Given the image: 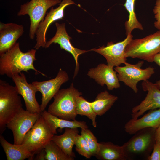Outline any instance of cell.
<instances>
[{"mask_svg": "<svg viewBox=\"0 0 160 160\" xmlns=\"http://www.w3.org/2000/svg\"><path fill=\"white\" fill-rule=\"evenodd\" d=\"M36 49H32L26 52L20 50L19 44L16 42L7 52L0 55V74L6 75L10 78L20 74L22 71L28 73L32 69L37 74L39 73L46 76L45 74L34 67L33 62L36 60Z\"/></svg>", "mask_w": 160, "mask_h": 160, "instance_id": "6da1fadb", "label": "cell"}, {"mask_svg": "<svg viewBox=\"0 0 160 160\" xmlns=\"http://www.w3.org/2000/svg\"><path fill=\"white\" fill-rule=\"evenodd\" d=\"M82 94L74 87L72 83L70 87L59 90L55 95L52 103L47 111L59 118L74 120L77 115L76 112L77 97Z\"/></svg>", "mask_w": 160, "mask_h": 160, "instance_id": "7a4b0ae2", "label": "cell"}, {"mask_svg": "<svg viewBox=\"0 0 160 160\" xmlns=\"http://www.w3.org/2000/svg\"><path fill=\"white\" fill-rule=\"evenodd\" d=\"M156 130L151 127L141 129L124 143L122 146L126 159H147L156 141Z\"/></svg>", "mask_w": 160, "mask_h": 160, "instance_id": "3957f363", "label": "cell"}, {"mask_svg": "<svg viewBox=\"0 0 160 160\" xmlns=\"http://www.w3.org/2000/svg\"><path fill=\"white\" fill-rule=\"evenodd\" d=\"M17 88L0 80V130L1 134L7 123L22 108L21 97Z\"/></svg>", "mask_w": 160, "mask_h": 160, "instance_id": "277c9868", "label": "cell"}, {"mask_svg": "<svg viewBox=\"0 0 160 160\" xmlns=\"http://www.w3.org/2000/svg\"><path fill=\"white\" fill-rule=\"evenodd\" d=\"M126 57L153 62L155 55L160 52V30L145 37L132 39L125 50Z\"/></svg>", "mask_w": 160, "mask_h": 160, "instance_id": "5b68a950", "label": "cell"}, {"mask_svg": "<svg viewBox=\"0 0 160 160\" xmlns=\"http://www.w3.org/2000/svg\"><path fill=\"white\" fill-rule=\"evenodd\" d=\"M54 134L42 116H40L25 136L22 144L33 156L44 148Z\"/></svg>", "mask_w": 160, "mask_h": 160, "instance_id": "8992f818", "label": "cell"}, {"mask_svg": "<svg viewBox=\"0 0 160 160\" xmlns=\"http://www.w3.org/2000/svg\"><path fill=\"white\" fill-rule=\"evenodd\" d=\"M61 2V0H31L21 5L17 15L29 16V36L31 39H33L39 25L44 19L48 9Z\"/></svg>", "mask_w": 160, "mask_h": 160, "instance_id": "52a82bcc", "label": "cell"}, {"mask_svg": "<svg viewBox=\"0 0 160 160\" xmlns=\"http://www.w3.org/2000/svg\"><path fill=\"white\" fill-rule=\"evenodd\" d=\"M144 62L140 61L135 64L126 62L123 67L118 66L114 68L118 73L119 81L131 88L135 93L138 92L137 84L140 81L148 80L155 73L154 68L149 67L144 69L141 68Z\"/></svg>", "mask_w": 160, "mask_h": 160, "instance_id": "ba28073f", "label": "cell"}, {"mask_svg": "<svg viewBox=\"0 0 160 160\" xmlns=\"http://www.w3.org/2000/svg\"><path fill=\"white\" fill-rule=\"evenodd\" d=\"M41 113H33L22 108L7 123L12 132L14 144H21L27 133L32 128Z\"/></svg>", "mask_w": 160, "mask_h": 160, "instance_id": "9c48e42d", "label": "cell"}, {"mask_svg": "<svg viewBox=\"0 0 160 160\" xmlns=\"http://www.w3.org/2000/svg\"><path fill=\"white\" fill-rule=\"evenodd\" d=\"M132 38L133 36L131 34L127 36L122 41L115 43L112 42H108L106 46L103 45L98 48H93L90 50L96 52L104 56L108 65L113 67L119 66L126 62L125 48Z\"/></svg>", "mask_w": 160, "mask_h": 160, "instance_id": "30bf717a", "label": "cell"}, {"mask_svg": "<svg viewBox=\"0 0 160 160\" xmlns=\"http://www.w3.org/2000/svg\"><path fill=\"white\" fill-rule=\"evenodd\" d=\"M75 4L72 0H63L58 7L55 9L53 7L51 8L49 12L46 13L44 19L39 25L36 33V42L33 47L34 49L38 50L41 47L45 48L47 42L46 34L50 24L56 20L63 19L66 7Z\"/></svg>", "mask_w": 160, "mask_h": 160, "instance_id": "8fae6325", "label": "cell"}, {"mask_svg": "<svg viewBox=\"0 0 160 160\" xmlns=\"http://www.w3.org/2000/svg\"><path fill=\"white\" fill-rule=\"evenodd\" d=\"M67 73L61 68L60 69L56 76L47 81H33L32 83L35 86L38 91L42 94L41 112L44 111L47 104L55 94L60 90L61 85L69 80Z\"/></svg>", "mask_w": 160, "mask_h": 160, "instance_id": "7c38bea8", "label": "cell"}, {"mask_svg": "<svg viewBox=\"0 0 160 160\" xmlns=\"http://www.w3.org/2000/svg\"><path fill=\"white\" fill-rule=\"evenodd\" d=\"M12 79L18 93L23 99L26 110L31 113H41L40 105L36 98V93L38 91L35 86L28 83L25 76L22 72Z\"/></svg>", "mask_w": 160, "mask_h": 160, "instance_id": "4fadbf2b", "label": "cell"}, {"mask_svg": "<svg viewBox=\"0 0 160 160\" xmlns=\"http://www.w3.org/2000/svg\"><path fill=\"white\" fill-rule=\"evenodd\" d=\"M143 90L148 91L145 99L140 104L134 107L132 111L133 119H137L148 110L160 108V89L148 80L143 81L142 83Z\"/></svg>", "mask_w": 160, "mask_h": 160, "instance_id": "5bb4252c", "label": "cell"}, {"mask_svg": "<svg viewBox=\"0 0 160 160\" xmlns=\"http://www.w3.org/2000/svg\"><path fill=\"white\" fill-rule=\"evenodd\" d=\"M55 25L57 28L56 33L47 42L45 48L49 47L53 43H57L60 45L61 49H64L72 55L76 63L74 78L77 74L79 69V56L90 50H83L74 47L70 42V40L71 38L67 32L65 23L59 24L56 22Z\"/></svg>", "mask_w": 160, "mask_h": 160, "instance_id": "9a60e30c", "label": "cell"}, {"mask_svg": "<svg viewBox=\"0 0 160 160\" xmlns=\"http://www.w3.org/2000/svg\"><path fill=\"white\" fill-rule=\"evenodd\" d=\"M116 72L113 67L104 63L99 64L96 68L89 69L87 74L101 86L105 84L107 89L111 90L120 87Z\"/></svg>", "mask_w": 160, "mask_h": 160, "instance_id": "2e32d148", "label": "cell"}, {"mask_svg": "<svg viewBox=\"0 0 160 160\" xmlns=\"http://www.w3.org/2000/svg\"><path fill=\"white\" fill-rule=\"evenodd\" d=\"M24 28L14 23H0V55L7 52L23 35Z\"/></svg>", "mask_w": 160, "mask_h": 160, "instance_id": "e0dca14e", "label": "cell"}, {"mask_svg": "<svg viewBox=\"0 0 160 160\" xmlns=\"http://www.w3.org/2000/svg\"><path fill=\"white\" fill-rule=\"evenodd\" d=\"M160 125V108L150 110L140 119H131L125 125L124 129L127 133L134 134L143 129L151 127L157 129Z\"/></svg>", "mask_w": 160, "mask_h": 160, "instance_id": "ac0fdd59", "label": "cell"}, {"mask_svg": "<svg viewBox=\"0 0 160 160\" xmlns=\"http://www.w3.org/2000/svg\"><path fill=\"white\" fill-rule=\"evenodd\" d=\"M41 115L49 127L52 132L57 134L58 128H81L87 129L88 126L84 121H79L76 120H68L59 118L44 110L41 113Z\"/></svg>", "mask_w": 160, "mask_h": 160, "instance_id": "d6986e66", "label": "cell"}, {"mask_svg": "<svg viewBox=\"0 0 160 160\" xmlns=\"http://www.w3.org/2000/svg\"><path fill=\"white\" fill-rule=\"evenodd\" d=\"M0 142L7 160H24L27 158L32 160L34 158L33 154L22 144L10 143L1 135Z\"/></svg>", "mask_w": 160, "mask_h": 160, "instance_id": "ffe728a7", "label": "cell"}, {"mask_svg": "<svg viewBox=\"0 0 160 160\" xmlns=\"http://www.w3.org/2000/svg\"><path fill=\"white\" fill-rule=\"evenodd\" d=\"M78 128H65L63 134L59 135H54L51 140L67 155L73 158L76 156L73 151V148L75 145L76 136L79 134Z\"/></svg>", "mask_w": 160, "mask_h": 160, "instance_id": "44dd1931", "label": "cell"}, {"mask_svg": "<svg viewBox=\"0 0 160 160\" xmlns=\"http://www.w3.org/2000/svg\"><path fill=\"white\" fill-rule=\"evenodd\" d=\"M95 156L98 159L103 160L127 159L122 146L111 142L99 143V150Z\"/></svg>", "mask_w": 160, "mask_h": 160, "instance_id": "7402d4cb", "label": "cell"}, {"mask_svg": "<svg viewBox=\"0 0 160 160\" xmlns=\"http://www.w3.org/2000/svg\"><path fill=\"white\" fill-rule=\"evenodd\" d=\"M118 98L105 90L99 93L95 100L90 103L97 115L101 116L110 109Z\"/></svg>", "mask_w": 160, "mask_h": 160, "instance_id": "603a6c76", "label": "cell"}, {"mask_svg": "<svg viewBox=\"0 0 160 160\" xmlns=\"http://www.w3.org/2000/svg\"><path fill=\"white\" fill-rule=\"evenodd\" d=\"M135 0H126L124 4L129 13V19L125 23L126 34L127 36L131 34L135 29L143 30L141 24L138 20L135 12L134 5Z\"/></svg>", "mask_w": 160, "mask_h": 160, "instance_id": "cb8c5ba5", "label": "cell"}, {"mask_svg": "<svg viewBox=\"0 0 160 160\" xmlns=\"http://www.w3.org/2000/svg\"><path fill=\"white\" fill-rule=\"evenodd\" d=\"M76 112L77 115L87 117L91 120L93 127H97L96 119L97 115L92 108L90 102L81 95L78 96L76 99Z\"/></svg>", "mask_w": 160, "mask_h": 160, "instance_id": "d4e9b609", "label": "cell"}, {"mask_svg": "<svg viewBox=\"0 0 160 160\" xmlns=\"http://www.w3.org/2000/svg\"><path fill=\"white\" fill-rule=\"evenodd\" d=\"M46 160H73L67 155L55 143L51 140L44 148Z\"/></svg>", "mask_w": 160, "mask_h": 160, "instance_id": "484cf974", "label": "cell"}, {"mask_svg": "<svg viewBox=\"0 0 160 160\" xmlns=\"http://www.w3.org/2000/svg\"><path fill=\"white\" fill-rule=\"evenodd\" d=\"M81 135L87 142L92 156H95L99 148V143L91 131L87 129H81Z\"/></svg>", "mask_w": 160, "mask_h": 160, "instance_id": "4316f807", "label": "cell"}, {"mask_svg": "<svg viewBox=\"0 0 160 160\" xmlns=\"http://www.w3.org/2000/svg\"><path fill=\"white\" fill-rule=\"evenodd\" d=\"M75 145L76 151L79 154L87 159L92 156L87 142L81 135L78 134L76 136Z\"/></svg>", "mask_w": 160, "mask_h": 160, "instance_id": "83f0119b", "label": "cell"}, {"mask_svg": "<svg viewBox=\"0 0 160 160\" xmlns=\"http://www.w3.org/2000/svg\"><path fill=\"white\" fill-rule=\"evenodd\" d=\"M147 160H160V142L156 141L152 153L148 157Z\"/></svg>", "mask_w": 160, "mask_h": 160, "instance_id": "f1b7e54d", "label": "cell"}, {"mask_svg": "<svg viewBox=\"0 0 160 160\" xmlns=\"http://www.w3.org/2000/svg\"><path fill=\"white\" fill-rule=\"evenodd\" d=\"M153 12L155 14L156 21L154 23L155 27L160 30V0H156L154 7Z\"/></svg>", "mask_w": 160, "mask_h": 160, "instance_id": "f546056e", "label": "cell"}, {"mask_svg": "<svg viewBox=\"0 0 160 160\" xmlns=\"http://www.w3.org/2000/svg\"><path fill=\"white\" fill-rule=\"evenodd\" d=\"M46 151L44 148L36 154V156L35 158H34L33 159L37 160H46Z\"/></svg>", "mask_w": 160, "mask_h": 160, "instance_id": "4dcf8cb0", "label": "cell"}, {"mask_svg": "<svg viewBox=\"0 0 160 160\" xmlns=\"http://www.w3.org/2000/svg\"><path fill=\"white\" fill-rule=\"evenodd\" d=\"M153 61L160 67V52L156 54L155 55Z\"/></svg>", "mask_w": 160, "mask_h": 160, "instance_id": "1f68e13d", "label": "cell"}, {"mask_svg": "<svg viewBox=\"0 0 160 160\" xmlns=\"http://www.w3.org/2000/svg\"><path fill=\"white\" fill-rule=\"evenodd\" d=\"M155 139L156 141L160 142V125L156 129L155 133Z\"/></svg>", "mask_w": 160, "mask_h": 160, "instance_id": "d6a6232c", "label": "cell"}, {"mask_svg": "<svg viewBox=\"0 0 160 160\" xmlns=\"http://www.w3.org/2000/svg\"><path fill=\"white\" fill-rule=\"evenodd\" d=\"M155 84L157 87L160 89V79L156 81Z\"/></svg>", "mask_w": 160, "mask_h": 160, "instance_id": "836d02e7", "label": "cell"}]
</instances>
